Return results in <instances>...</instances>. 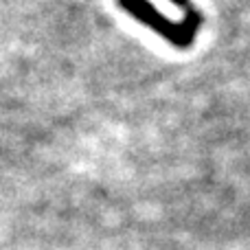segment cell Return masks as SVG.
Returning a JSON list of instances; mask_svg holds the SVG:
<instances>
[{
  "label": "cell",
  "instance_id": "cell-1",
  "mask_svg": "<svg viewBox=\"0 0 250 250\" xmlns=\"http://www.w3.org/2000/svg\"><path fill=\"white\" fill-rule=\"evenodd\" d=\"M119 4L129 13L132 18H136L138 22L147 24L151 31H156L158 35H163L167 42H171L178 48H189L195 40V33L202 26L204 18L198 9L191 4L189 9H185V20L182 22H171L149 2V0H119Z\"/></svg>",
  "mask_w": 250,
  "mask_h": 250
},
{
  "label": "cell",
  "instance_id": "cell-2",
  "mask_svg": "<svg viewBox=\"0 0 250 250\" xmlns=\"http://www.w3.org/2000/svg\"><path fill=\"white\" fill-rule=\"evenodd\" d=\"M173 4H178V7H182V9H189L191 7V0H171Z\"/></svg>",
  "mask_w": 250,
  "mask_h": 250
}]
</instances>
